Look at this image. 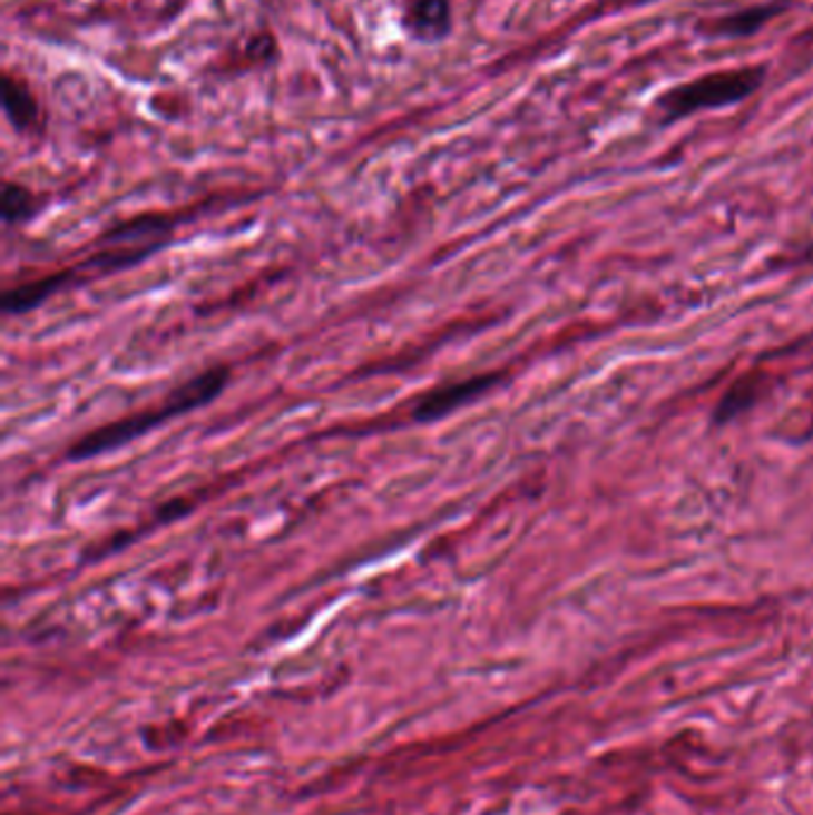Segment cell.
<instances>
[{
    "instance_id": "6da1fadb",
    "label": "cell",
    "mask_w": 813,
    "mask_h": 815,
    "mask_svg": "<svg viewBox=\"0 0 813 815\" xmlns=\"http://www.w3.org/2000/svg\"><path fill=\"white\" fill-rule=\"evenodd\" d=\"M227 377H229V372L225 367L203 372V375H198L196 380L175 389V394L169 396L165 403L150 408V411H146V413H137L120 422L106 424V428H100L84 439H79L70 451V458H75V461H84V458H94V455H100L106 451L129 444L131 439H137V436L146 434L148 430H154L156 424H160L169 418H177L182 413H189V411H194V408L213 401L225 389Z\"/></svg>"
},
{
    "instance_id": "7a4b0ae2",
    "label": "cell",
    "mask_w": 813,
    "mask_h": 815,
    "mask_svg": "<svg viewBox=\"0 0 813 815\" xmlns=\"http://www.w3.org/2000/svg\"><path fill=\"white\" fill-rule=\"evenodd\" d=\"M764 67H737V70L711 72L670 89L658 100V115L664 122H677L702 110H714L742 104L764 84Z\"/></svg>"
},
{
    "instance_id": "3957f363",
    "label": "cell",
    "mask_w": 813,
    "mask_h": 815,
    "mask_svg": "<svg viewBox=\"0 0 813 815\" xmlns=\"http://www.w3.org/2000/svg\"><path fill=\"white\" fill-rule=\"evenodd\" d=\"M403 29L420 43L444 41L453 29L449 0H409L403 10Z\"/></svg>"
},
{
    "instance_id": "277c9868",
    "label": "cell",
    "mask_w": 813,
    "mask_h": 815,
    "mask_svg": "<svg viewBox=\"0 0 813 815\" xmlns=\"http://www.w3.org/2000/svg\"><path fill=\"white\" fill-rule=\"evenodd\" d=\"M494 382H497V375H480V377H470L459 384L437 389V392H430L425 399H420V403L415 405V418L422 422L444 418L451 411H456L459 405L470 403L476 396L484 394Z\"/></svg>"
},
{
    "instance_id": "5b68a950",
    "label": "cell",
    "mask_w": 813,
    "mask_h": 815,
    "mask_svg": "<svg viewBox=\"0 0 813 815\" xmlns=\"http://www.w3.org/2000/svg\"><path fill=\"white\" fill-rule=\"evenodd\" d=\"M3 112L14 131H31L39 127L41 106L37 96L22 79L12 75H3Z\"/></svg>"
},
{
    "instance_id": "8992f818",
    "label": "cell",
    "mask_w": 813,
    "mask_h": 815,
    "mask_svg": "<svg viewBox=\"0 0 813 815\" xmlns=\"http://www.w3.org/2000/svg\"><path fill=\"white\" fill-rule=\"evenodd\" d=\"M65 277L67 275H53V277H43V279L12 288V292L6 294L3 311L12 315V313H27L31 308H37V305H41L48 296H53L58 292Z\"/></svg>"
},
{
    "instance_id": "52a82bcc",
    "label": "cell",
    "mask_w": 813,
    "mask_h": 815,
    "mask_svg": "<svg viewBox=\"0 0 813 815\" xmlns=\"http://www.w3.org/2000/svg\"><path fill=\"white\" fill-rule=\"evenodd\" d=\"M773 14H777V8H773V6L747 8V10H739L735 14L723 17V20L714 27V31L727 39H742V37H750V33L758 31Z\"/></svg>"
},
{
    "instance_id": "ba28073f",
    "label": "cell",
    "mask_w": 813,
    "mask_h": 815,
    "mask_svg": "<svg viewBox=\"0 0 813 815\" xmlns=\"http://www.w3.org/2000/svg\"><path fill=\"white\" fill-rule=\"evenodd\" d=\"M37 210V200L33 194L22 184L8 181L3 186V219L6 223H22Z\"/></svg>"
}]
</instances>
